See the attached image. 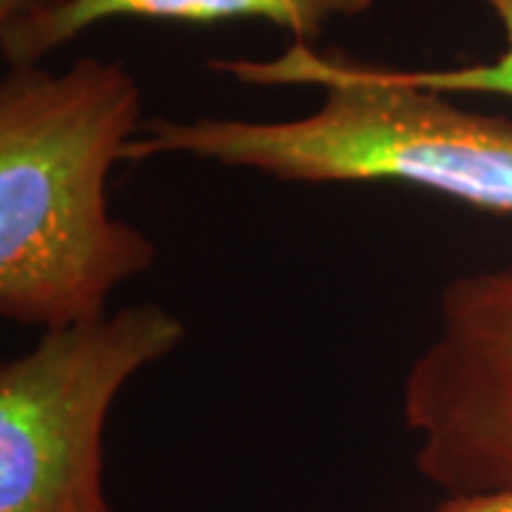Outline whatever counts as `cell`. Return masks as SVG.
Listing matches in <instances>:
<instances>
[{
  "instance_id": "obj_1",
  "label": "cell",
  "mask_w": 512,
  "mask_h": 512,
  "mask_svg": "<svg viewBox=\"0 0 512 512\" xmlns=\"http://www.w3.org/2000/svg\"><path fill=\"white\" fill-rule=\"evenodd\" d=\"M248 86H313L316 111L293 120L157 117L126 160L194 157L282 183L419 185L484 211L512 214V120L478 114L416 86L396 66L291 43L279 57L211 60Z\"/></svg>"
},
{
  "instance_id": "obj_2",
  "label": "cell",
  "mask_w": 512,
  "mask_h": 512,
  "mask_svg": "<svg viewBox=\"0 0 512 512\" xmlns=\"http://www.w3.org/2000/svg\"><path fill=\"white\" fill-rule=\"evenodd\" d=\"M143 128L123 63L63 72L9 66L0 80V316L69 328L106 316L111 291L146 274L157 245L109 214L111 165Z\"/></svg>"
},
{
  "instance_id": "obj_3",
  "label": "cell",
  "mask_w": 512,
  "mask_h": 512,
  "mask_svg": "<svg viewBox=\"0 0 512 512\" xmlns=\"http://www.w3.org/2000/svg\"><path fill=\"white\" fill-rule=\"evenodd\" d=\"M185 342L180 316L131 305L43 330L0 367V512H114L103 433L117 393Z\"/></svg>"
},
{
  "instance_id": "obj_4",
  "label": "cell",
  "mask_w": 512,
  "mask_h": 512,
  "mask_svg": "<svg viewBox=\"0 0 512 512\" xmlns=\"http://www.w3.org/2000/svg\"><path fill=\"white\" fill-rule=\"evenodd\" d=\"M416 467L444 495L512 487V268L444 285L436 333L402 387Z\"/></svg>"
},
{
  "instance_id": "obj_5",
  "label": "cell",
  "mask_w": 512,
  "mask_h": 512,
  "mask_svg": "<svg viewBox=\"0 0 512 512\" xmlns=\"http://www.w3.org/2000/svg\"><path fill=\"white\" fill-rule=\"evenodd\" d=\"M376 0H72L63 9L0 29V52L9 66H40L86 29L106 20L225 23L265 20L285 29L293 43L319 40L333 20L359 18Z\"/></svg>"
},
{
  "instance_id": "obj_6",
  "label": "cell",
  "mask_w": 512,
  "mask_h": 512,
  "mask_svg": "<svg viewBox=\"0 0 512 512\" xmlns=\"http://www.w3.org/2000/svg\"><path fill=\"white\" fill-rule=\"evenodd\" d=\"M504 29V52L490 63H467L450 69H402L416 86L441 94H495L512 97V0H481Z\"/></svg>"
},
{
  "instance_id": "obj_7",
  "label": "cell",
  "mask_w": 512,
  "mask_h": 512,
  "mask_svg": "<svg viewBox=\"0 0 512 512\" xmlns=\"http://www.w3.org/2000/svg\"><path fill=\"white\" fill-rule=\"evenodd\" d=\"M436 512H512V487L487 490V493L447 495Z\"/></svg>"
},
{
  "instance_id": "obj_8",
  "label": "cell",
  "mask_w": 512,
  "mask_h": 512,
  "mask_svg": "<svg viewBox=\"0 0 512 512\" xmlns=\"http://www.w3.org/2000/svg\"><path fill=\"white\" fill-rule=\"evenodd\" d=\"M66 3H72V0H0V29H9L23 20L63 9Z\"/></svg>"
}]
</instances>
